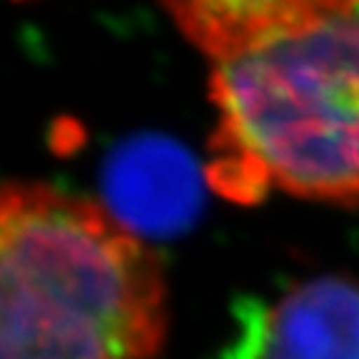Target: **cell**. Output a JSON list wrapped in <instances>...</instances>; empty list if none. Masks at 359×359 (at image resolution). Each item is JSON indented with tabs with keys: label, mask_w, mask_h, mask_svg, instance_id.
<instances>
[{
	"label": "cell",
	"mask_w": 359,
	"mask_h": 359,
	"mask_svg": "<svg viewBox=\"0 0 359 359\" xmlns=\"http://www.w3.org/2000/svg\"><path fill=\"white\" fill-rule=\"evenodd\" d=\"M210 100L222 190L359 205V0L215 62Z\"/></svg>",
	"instance_id": "7a4b0ae2"
},
{
	"label": "cell",
	"mask_w": 359,
	"mask_h": 359,
	"mask_svg": "<svg viewBox=\"0 0 359 359\" xmlns=\"http://www.w3.org/2000/svg\"><path fill=\"white\" fill-rule=\"evenodd\" d=\"M107 182L120 208L150 227L175 224L192 208L190 168L163 142L125 150Z\"/></svg>",
	"instance_id": "5b68a950"
},
{
	"label": "cell",
	"mask_w": 359,
	"mask_h": 359,
	"mask_svg": "<svg viewBox=\"0 0 359 359\" xmlns=\"http://www.w3.org/2000/svg\"><path fill=\"white\" fill-rule=\"evenodd\" d=\"M334 0H163L192 45L212 62L297 28Z\"/></svg>",
	"instance_id": "277c9868"
},
{
	"label": "cell",
	"mask_w": 359,
	"mask_h": 359,
	"mask_svg": "<svg viewBox=\"0 0 359 359\" xmlns=\"http://www.w3.org/2000/svg\"><path fill=\"white\" fill-rule=\"evenodd\" d=\"M168 290L155 252L95 202L40 182L0 197V359H155Z\"/></svg>",
	"instance_id": "6da1fadb"
},
{
	"label": "cell",
	"mask_w": 359,
	"mask_h": 359,
	"mask_svg": "<svg viewBox=\"0 0 359 359\" xmlns=\"http://www.w3.org/2000/svg\"><path fill=\"white\" fill-rule=\"evenodd\" d=\"M235 359H359V282L314 277L255 312Z\"/></svg>",
	"instance_id": "3957f363"
}]
</instances>
